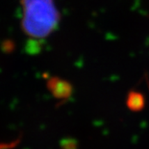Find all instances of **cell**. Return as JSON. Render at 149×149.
<instances>
[{"label":"cell","mask_w":149,"mask_h":149,"mask_svg":"<svg viewBox=\"0 0 149 149\" xmlns=\"http://www.w3.org/2000/svg\"><path fill=\"white\" fill-rule=\"evenodd\" d=\"M21 26L28 37L43 39L58 27L60 14L54 0H21Z\"/></svg>","instance_id":"obj_1"}]
</instances>
